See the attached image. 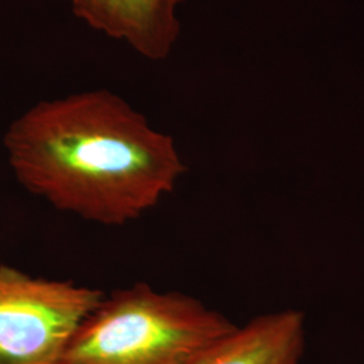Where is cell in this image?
<instances>
[{
	"mask_svg": "<svg viewBox=\"0 0 364 364\" xmlns=\"http://www.w3.org/2000/svg\"><path fill=\"white\" fill-rule=\"evenodd\" d=\"M15 177L61 212L124 225L170 195L186 166L174 139L117 93L45 100L4 136Z\"/></svg>",
	"mask_w": 364,
	"mask_h": 364,
	"instance_id": "1",
	"label": "cell"
},
{
	"mask_svg": "<svg viewBox=\"0 0 364 364\" xmlns=\"http://www.w3.org/2000/svg\"><path fill=\"white\" fill-rule=\"evenodd\" d=\"M236 328L195 297L139 282L105 293L60 364H195Z\"/></svg>",
	"mask_w": 364,
	"mask_h": 364,
	"instance_id": "2",
	"label": "cell"
},
{
	"mask_svg": "<svg viewBox=\"0 0 364 364\" xmlns=\"http://www.w3.org/2000/svg\"><path fill=\"white\" fill-rule=\"evenodd\" d=\"M100 289L34 278L0 264V364H60Z\"/></svg>",
	"mask_w": 364,
	"mask_h": 364,
	"instance_id": "3",
	"label": "cell"
},
{
	"mask_svg": "<svg viewBox=\"0 0 364 364\" xmlns=\"http://www.w3.org/2000/svg\"><path fill=\"white\" fill-rule=\"evenodd\" d=\"M85 25L129 45L150 61H164L181 34L178 9L186 0H66Z\"/></svg>",
	"mask_w": 364,
	"mask_h": 364,
	"instance_id": "4",
	"label": "cell"
},
{
	"mask_svg": "<svg viewBox=\"0 0 364 364\" xmlns=\"http://www.w3.org/2000/svg\"><path fill=\"white\" fill-rule=\"evenodd\" d=\"M305 318L299 311L260 314L235 329L195 364H299Z\"/></svg>",
	"mask_w": 364,
	"mask_h": 364,
	"instance_id": "5",
	"label": "cell"
}]
</instances>
